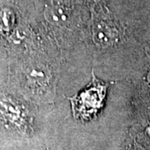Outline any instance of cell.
<instances>
[{
    "instance_id": "cell-1",
    "label": "cell",
    "mask_w": 150,
    "mask_h": 150,
    "mask_svg": "<svg viewBox=\"0 0 150 150\" xmlns=\"http://www.w3.org/2000/svg\"><path fill=\"white\" fill-rule=\"evenodd\" d=\"M91 83L74 97L69 98L75 118L87 121L96 115L102 108L107 94L108 83L98 79L93 72Z\"/></svg>"
},
{
    "instance_id": "cell-2",
    "label": "cell",
    "mask_w": 150,
    "mask_h": 150,
    "mask_svg": "<svg viewBox=\"0 0 150 150\" xmlns=\"http://www.w3.org/2000/svg\"><path fill=\"white\" fill-rule=\"evenodd\" d=\"M0 120L8 129L22 134L31 130V118L21 103L8 96H0Z\"/></svg>"
},
{
    "instance_id": "cell-3",
    "label": "cell",
    "mask_w": 150,
    "mask_h": 150,
    "mask_svg": "<svg viewBox=\"0 0 150 150\" xmlns=\"http://www.w3.org/2000/svg\"><path fill=\"white\" fill-rule=\"evenodd\" d=\"M118 31L116 26L107 21H98L93 28V40L98 47L108 48L118 42Z\"/></svg>"
},
{
    "instance_id": "cell-4",
    "label": "cell",
    "mask_w": 150,
    "mask_h": 150,
    "mask_svg": "<svg viewBox=\"0 0 150 150\" xmlns=\"http://www.w3.org/2000/svg\"><path fill=\"white\" fill-rule=\"evenodd\" d=\"M45 17L49 23L63 25L69 18V12L65 8L60 6H53L49 7L45 11Z\"/></svg>"
},
{
    "instance_id": "cell-5",
    "label": "cell",
    "mask_w": 150,
    "mask_h": 150,
    "mask_svg": "<svg viewBox=\"0 0 150 150\" xmlns=\"http://www.w3.org/2000/svg\"><path fill=\"white\" fill-rule=\"evenodd\" d=\"M13 23V14L9 10L0 12V32H8L10 30Z\"/></svg>"
},
{
    "instance_id": "cell-6",
    "label": "cell",
    "mask_w": 150,
    "mask_h": 150,
    "mask_svg": "<svg viewBox=\"0 0 150 150\" xmlns=\"http://www.w3.org/2000/svg\"><path fill=\"white\" fill-rule=\"evenodd\" d=\"M147 81H148V83L150 84V71L149 72L148 75H147Z\"/></svg>"
},
{
    "instance_id": "cell-7",
    "label": "cell",
    "mask_w": 150,
    "mask_h": 150,
    "mask_svg": "<svg viewBox=\"0 0 150 150\" xmlns=\"http://www.w3.org/2000/svg\"><path fill=\"white\" fill-rule=\"evenodd\" d=\"M147 131H148V133H149V134L150 135V125H149V127L148 128V129H147Z\"/></svg>"
}]
</instances>
